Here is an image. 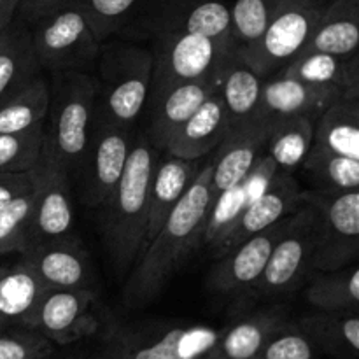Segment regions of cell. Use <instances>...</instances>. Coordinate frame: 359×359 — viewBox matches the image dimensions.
I'll list each match as a JSON object with an SVG mask.
<instances>
[{
    "instance_id": "cell-41",
    "label": "cell",
    "mask_w": 359,
    "mask_h": 359,
    "mask_svg": "<svg viewBox=\"0 0 359 359\" xmlns=\"http://www.w3.org/2000/svg\"><path fill=\"white\" fill-rule=\"evenodd\" d=\"M35 170V168H34ZM21 172V174H7L0 172V209L11 205L16 200L34 193L35 172Z\"/></svg>"
},
{
    "instance_id": "cell-1",
    "label": "cell",
    "mask_w": 359,
    "mask_h": 359,
    "mask_svg": "<svg viewBox=\"0 0 359 359\" xmlns=\"http://www.w3.org/2000/svg\"><path fill=\"white\" fill-rule=\"evenodd\" d=\"M214 202L216 193L212 188V163L209 160L128 273L123 290L128 307H142L163 291L172 273L181 266L191 249L200 244Z\"/></svg>"
},
{
    "instance_id": "cell-34",
    "label": "cell",
    "mask_w": 359,
    "mask_h": 359,
    "mask_svg": "<svg viewBox=\"0 0 359 359\" xmlns=\"http://www.w3.org/2000/svg\"><path fill=\"white\" fill-rule=\"evenodd\" d=\"M283 0H235L230 7V37L235 53L255 46Z\"/></svg>"
},
{
    "instance_id": "cell-24",
    "label": "cell",
    "mask_w": 359,
    "mask_h": 359,
    "mask_svg": "<svg viewBox=\"0 0 359 359\" xmlns=\"http://www.w3.org/2000/svg\"><path fill=\"white\" fill-rule=\"evenodd\" d=\"M311 151L359 161V90L344 93L316 119Z\"/></svg>"
},
{
    "instance_id": "cell-31",
    "label": "cell",
    "mask_w": 359,
    "mask_h": 359,
    "mask_svg": "<svg viewBox=\"0 0 359 359\" xmlns=\"http://www.w3.org/2000/svg\"><path fill=\"white\" fill-rule=\"evenodd\" d=\"M49 109V81L42 74L0 100V133H20L44 126Z\"/></svg>"
},
{
    "instance_id": "cell-45",
    "label": "cell",
    "mask_w": 359,
    "mask_h": 359,
    "mask_svg": "<svg viewBox=\"0 0 359 359\" xmlns=\"http://www.w3.org/2000/svg\"><path fill=\"white\" fill-rule=\"evenodd\" d=\"M49 359H53V358H49Z\"/></svg>"
},
{
    "instance_id": "cell-27",
    "label": "cell",
    "mask_w": 359,
    "mask_h": 359,
    "mask_svg": "<svg viewBox=\"0 0 359 359\" xmlns=\"http://www.w3.org/2000/svg\"><path fill=\"white\" fill-rule=\"evenodd\" d=\"M217 76V91L226 109L228 126L255 118L265 79L245 65L233 51L224 58Z\"/></svg>"
},
{
    "instance_id": "cell-13",
    "label": "cell",
    "mask_w": 359,
    "mask_h": 359,
    "mask_svg": "<svg viewBox=\"0 0 359 359\" xmlns=\"http://www.w3.org/2000/svg\"><path fill=\"white\" fill-rule=\"evenodd\" d=\"M133 140L135 137L128 130L95 121L90 142L76 174L86 205L98 209L109 198L125 172Z\"/></svg>"
},
{
    "instance_id": "cell-4",
    "label": "cell",
    "mask_w": 359,
    "mask_h": 359,
    "mask_svg": "<svg viewBox=\"0 0 359 359\" xmlns=\"http://www.w3.org/2000/svg\"><path fill=\"white\" fill-rule=\"evenodd\" d=\"M95 121L132 132L149 102L153 53L135 44H112L100 51Z\"/></svg>"
},
{
    "instance_id": "cell-7",
    "label": "cell",
    "mask_w": 359,
    "mask_h": 359,
    "mask_svg": "<svg viewBox=\"0 0 359 359\" xmlns=\"http://www.w3.org/2000/svg\"><path fill=\"white\" fill-rule=\"evenodd\" d=\"M302 200L318 217L311 269L318 272H335L353 265L359 255V189H311L302 191Z\"/></svg>"
},
{
    "instance_id": "cell-28",
    "label": "cell",
    "mask_w": 359,
    "mask_h": 359,
    "mask_svg": "<svg viewBox=\"0 0 359 359\" xmlns=\"http://www.w3.org/2000/svg\"><path fill=\"white\" fill-rule=\"evenodd\" d=\"M298 330L312 342L337 359H358L359 316L358 312H316L297 323Z\"/></svg>"
},
{
    "instance_id": "cell-35",
    "label": "cell",
    "mask_w": 359,
    "mask_h": 359,
    "mask_svg": "<svg viewBox=\"0 0 359 359\" xmlns=\"http://www.w3.org/2000/svg\"><path fill=\"white\" fill-rule=\"evenodd\" d=\"M312 182L325 191H353L359 189V161L335 154L312 153L302 163Z\"/></svg>"
},
{
    "instance_id": "cell-32",
    "label": "cell",
    "mask_w": 359,
    "mask_h": 359,
    "mask_svg": "<svg viewBox=\"0 0 359 359\" xmlns=\"http://www.w3.org/2000/svg\"><path fill=\"white\" fill-rule=\"evenodd\" d=\"M305 298L318 312H358V265L353 263L335 272H318L305 290Z\"/></svg>"
},
{
    "instance_id": "cell-3",
    "label": "cell",
    "mask_w": 359,
    "mask_h": 359,
    "mask_svg": "<svg viewBox=\"0 0 359 359\" xmlns=\"http://www.w3.org/2000/svg\"><path fill=\"white\" fill-rule=\"evenodd\" d=\"M49 83L42 156L76 177L97 112L98 79L90 72H56Z\"/></svg>"
},
{
    "instance_id": "cell-38",
    "label": "cell",
    "mask_w": 359,
    "mask_h": 359,
    "mask_svg": "<svg viewBox=\"0 0 359 359\" xmlns=\"http://www.w3.org/2000/svg\"><path fill=\"white\" fill-rule=\"evenodd\" d=\"M34 193L0 209V256L23 255L28 248Z\"/></svg>"
},
{
    "instance_id": "cell-40",
    "label": "cell",
    "mask_w": 359,
    "mask_h": 359,
    "mask_svg": "<svg viewBox=\"0 0 359 359\" xmlns=\"http://www.w3.org/2000/svg\"><path fill=\"white\" fill-rule=\"evenodd\" d=\"M316 347L298 330L297 325L284 323L263 346L258 359H314Z\"/></svg>"
},
{
    "instance_id": "cell-26",
    "label": "cell",
    "mask_w": 359,
    "mask_h": 359,
    "mask_svg": "<svg viewBox=\"0 0 359 359\" xmlns=\"http://www.w3.org/2000/svg\"><path fill=\"white\" fill-rule=\"evenodd\" d=\"M284 325L279 309L256 312L219 332L216 344L202 359H258L266 340Z\"/></svg>"
},
{
    "instance_id": "cell-6",
    "label": "cell",
    "mask_w": 359,
    "mask_h": 359,
    "mask_svg": "<svg viewBox=\"0 0 359 359\" xmlns=\"http://www.w3.org/2000/svg\"><path fill=\"white\" fill-rule=\"evenodd\" d=\"M27 27L41 70L88 72L98 63L102 44L79 6L60 9Z\"/></svg>"
},
{
    "instance_id": "cell-25",
    "label": "cell",
    "mask_w": 359,
    "mask_h": 359,
    "mask_svg": "<svg viewBox=\"0 0 359 359\" xmlns=\"http://www.w3.org/2000/svg\"><path fill=\"white\" fill-rule=\"evenodd\" d=\"M359 44V0H330L318 21L305 53L353 58Z\"/></svg>"
},
{
    "instance_id": "cell-39",
    "label": "cell",
    "mask_w": 359,
    "mask_h": 359,
    "mask_svg": "<svg viewBox=\"0 0 359 359\" xmlns=\"http://www.w3.org/2000/svg\"><path fill=\"white\" fill-rule=\"evenodd\" d=\"M55 344L35 330H7L0 333V359H49Z\"/></svg>"
},
{
    "instance_id": "cell-42",
    "label": "cell",
    "mask_w": 359,
    "mask_h": 359,
    "mask_svg": "<svg viewBox=\"0 0 359 359\" xmlns=\"http://www.w3.org/2000/svg\"><path fill=\"white\" fill-rule=\"evenodd\" d=\"M81 2L83 0H20L16 20L23 21L25 25H30L60 9L81 6Z\"/></svg>"
},
{
    "instance_id": "cell-22",
    "label": "cell",
    "mask_w": 359,
    "mask_h": 359,
    "mask_svg": "<svg viewBox=\"0 0 359 359\" xmlns=\"http://www.w3.org/2000/svg\"><path fill=\"white\" fill-rule=\"evenodd\" d=\"M202 167V160L188 161L172 156H168L167 160H158L149 186L147 230L144 249L156 237L160 228L163 226V223L170 216V212L177 205L179 200L188 191V188L195 181Z\"/></svg>"
},
{
    "instance_id": "cell-10",
    "label": "cell",
    "mask_w": 359,
    "mask_h": 359,
    "mask_svg": "<svg viewBox=\"0 0 359 359\" xmlns=\"http://www.w3.org/2000/svg\"><path fill=\"white\" fill-rule=\"evenodd\" d=\"M316 235L318 217L311 207L304 205L291 214L286 230L277 241L269 263L252 290L265 297H277L300 286L309 270H312Z\"/></svg>"
},
{
    "instance_id": "cell-21",
    "label": "cell",
    "mask_w": 359,
    "mask_h": 359,
    "mask_svg": "<svg viewBox=\"0 0 359 359\" xmlns=\"http://www.w3.org/2000/svg\"><path fill=\"white\" fill-rule=\"evenodd\" d=\"M228 116L219 91H214L195 114L172 135L163 153L179 160H202L217 149L228 132Z\"/></svg>"
},
{
    "instance_id": "cell-5",
    "label": "cell",
    "mask_w": 359,
    "mask_h": 359,
    "mask_svg": "<svg viewBox=\"0 0 359 359\" xmlns=\"http://www.w3.org/2000/svg\"><path fill=\"white\" fill-rule=\"evenodd\" d=\"M328 2L283 0L259 41L245 51L233 53L262 79L277 76L304 51Z\"/></svg>"
},
{
    "instance_id": "cell-30",
    "label": "cell",
    "mask_w": 359,
    "mask_h": 359,
    "mask_svg": "<svg viewBox=\"0 0 359 359\" xmlns=\"http://www.w3.org/2000/svg\"><path fill=\"white\" fill-rule=\"evenodd\" d=\"M41 74L28 27L20 20L0 34V100Z\"/></svg>"
},
{
    "instance_id": "cell-2",
    "label": "cell",
    "mask_w": 359,
    "mask_h": 359,
    "mask_svg": "<svg viewBox=\"0 0 359 359\" xmlns=\"http://www.w3.org/2000/svg\"><path fill=\"white\" fill-rule=\"evenodd\" d=\"M158 153L146 137H135L121 179L98 207L102 241L118 277L128 276L144 251L149 186L160 160Z\"/></svg>"
},
{
    "instance_id": "cell-36",
    "label": "cell",
    "mask_w": 359,
    "mask_h": 359,
    "mask_svg": "<svg viewBox=\"0 0 359 359\" xmlns=\"http://www.w3.org/2000/svg\"><path fill=\"white\" fill-rule=\"evenodd\" d=\"M144 2L146 0H83L79 9L102 44L112 35L125 32Z\"/></svg>"
},
{
    "instance_id": "cell-44",
    "label": "cell",
    "mask_w": 359,
    "mask_h": 359,
    "mask_svg": "<svg viewBox=\"0 0 359 359\" xmlns=\"http://www.w3.org/2000/svg\"><path fill=\"white\" fill-rule=\"evenodd\" d=\"M97 359H102V358H97Z\"/></svg>"
},
{
    "instance_id": "cell-33",
    "label": "cell",
    "mask_w": 359,
    "mask_h": 359,
    "mask_svg": "<svg viewBox=\"0 0 359 359\" xmlns=\"http://www.w3.org/2000/svg\"><path fill=\"white\" fill-rule=\"evenodd\" d=\"M314 123L311 118H291L270 125L265 154L277 170L291 174L302 167L314 139Z\"/></svg>"
},
{
    "instance_id": "cell-18",
    "label": "cell",
    "mask_w": 359,
    "mask_h": 359,
    "mask_svg": "<svg viewBox=\"0 0 359 359\" xmlns=\"http://www.w3.org/2000/svg\"><path fill=\"white\" fill-rule=\"evenodd\" d=\"M269 132L270 125L258 119H249L228 128L216 153L210 156L216 198L241 184L256 163L265 156Z\"/></svg>"
},
{
    "instance_id": "cell-8",
    "label": "cell",
    "mask_w": 359,
    "mask_h": 359,
    "mask_svg": "<svg viewBox=\"0 0 359 359\" xmlns=\"http://www.w3.org/2000/svg\"><path fill=\"white\" fill-rule=\"evenodd\" d=\"M139 37L193 34L231 48L230 7L221 0H146L125 28Z\"/></svg>"
},
{
    "instance_id": "cell-12",
    "label": "cell",
    "mask_w": 359,
    "mask_h": 359,
    "mask_svg": "<svg viewBox=\"0 0 359 359\" xmlns=\"http://www.w3.org/2000/svg\"><path fill=\"white\" fill-rule=\"evenodd\" d=\"M304 207L302 189L293 175L277 170L269 186L244 207L241 214L210 244L212 255L221 258L248 238L269 230Z\"/></svg>"
},
{
    "instance_id": "cell-43",
    "label": "cell",
    "mask_w": 359,
    "mask_h": 359,
    "mask_svg": "<svg viewBox=\"0 0 359 359\" xmlns=\"http://www.w3.org/2000/svg\"><path fill=\"white\" fill-rule=\"evenodd\" d=\"M20 0H0V34L14 23L18 16Z\"/></svg>"
},
{
    "instance_id": "cell-11",
    "label": "cell",
    "mask_w": 359,
    "mask_h": 359,
    "mask_svg": "<svg viewBox=\"0 0 359 359\" xmlns=\"http://www.w3.org/2000/svg\"><path fill=\"white\" fill-rule=\"evenodd\" d=\"M219 332L207 326H153L112 337L104 359H202Z\"/></svg>"
},
{
    "instance_id": "cell-15",
    "label": "cell",
    "mask_w": 359,
    "mask_h": 359,
    "mask_svg": "<svg viewBox=\"0 0 359 359\" xmlns=\"http://www.w3.org/2000/svg\"><path fill=\"white\" fill-rule=\"evenodd\" d=\"M28 269L46 290H91L90 256L76 235L53 238L23 252Z\"/></svg>"
},
{
    "instance_id": "cell-16",
    "label": "cell",
    "mask_w": 359,
    "mask_h": 359,
    "mask_svg": "<svg viewBox=\"0 0 359 359\" xmlns=\"http://www.w3.org/2000/svg\"><path fill=\"white\" fill-rule=\"evenodd\" d=\"M95 302L93 290H48L35 314L34 330L58 346L93 335L98 325L91 314Z\"/></svg>"
},
{
    "instance_id": "cell-23",
    "label": "cell",
    "mask_w": 359,
    "mask_h": 359,
    "mask_svg": "<svg viewBox=\"0 0 359 359\" xmlns=\"http://www.w3.org/2000/svg\"><path fill=\"white\" fill-rule=\"evenodd\" d=\"M46 287L25 262L0 266V333L34 330L35 314Z\"/></svg>"
},
{
    "instance_id": "cell-29",
    "label": "cell",
    "mask_w": 359,
    "mask_h": 359,
    "mask_svg": "<svg viewBox=\"0 0 359 359\" xmlns=\"http://www.w3.org/2000/svg\"><path fill=\"white\" fill-rule=\"evenodd\" d=\"M283 76L316 86L337 88L342 93L359 90V58H339L323 53H305L283 69Z\"/></svg>"
},
{
    "instance_id": "cell-9",
    "label": "cell",
    "mask_w": 359,
    "mask_h": 359,
    "mask_svg": "<svg viewBox=\"0 0 359 359\" xmlns=\"http://www.w3.org/2000/svg\"><path fill=\"white\" fill-rule=\"evenodd\" d=\"M153 42V79L147 105L170 88L217 77L224 58L233 51L193 34L158 35Z\"/></svg>"
},
{
    "instance_id": "cell-17",
    "label": "cell",
    "mask_w": 359,
    "mask_h": 359,
    "mask_svg": "<svg viewBox=\"0 0 359 359\" xmlns=\"http://www.w3.org/2000/svg\"><path fill=\"white\" fill-rule=\"evenodd\" d=\"M342 95L337 88L316 86L277 74L263 83L262 97L252 119L266 125L291 118H311L316 121Z\"/></svg>"
},
{
    "instance_id": "cell-20",
    "label": "cell",
    "mask_w": 359,
    "mask_h": 359,
    "mask_svg": "<svg viewBox=\"0 0 359 359\" xmlns=\"http://www.w3.org/2000/svg\"><path fill=\"white\" fill-rule=\"evenodd\" d=\"M217 77L170 88L147 105L151 111V121L146 139L154 149L163 151L172 135L195 114L196 109L214 91H217Z\"/></svg>"
},
{
    "instance_id": "cell-14",
    "label": "cell",
    "mask_w": 359,
    "mask_h": 359,
    "mask_svg": "<svg viewBox=\"0 0 359 359\" xmlns=\"http://www.w3.org/2000/svg\"><path fill=\"white\" fill-rule=\"evenodd\" d=\"M32 219L28 231V248L53 238L72 235L74 207L69 174L53 161L42 156L35 167Z\"/></svg>"
},
{
    "instance_id": "cell-19",
    "label": "cell",
    "mask_w": 359,
    "mask_h": 359,
    "mask_svg": "<svg viewBox=\"0 0 359 359\" xmlns=\"http://www.w3.org/2000/svg\"><path fill=\"white\" fill-rule=\"evenodd\" d=\"M287 219L290 217L248 238L230 252L221 256L209 273L210 290L219 294H235L255 287L269 263L277 241L286 230Z\"/></svg>"
},
{
    "instance_id": "cell-37",
    "label": "cell",
    "mask_w": 359,
    "mask_h": 359,
    "mask_svg": "<svg viewBox=\"0 0 359 359\" xmlns=\"http://www.w3.org/2000/svg\"><path fill=\"white\" fill-rule=\"evenodd\" d=\"M44 126L20 133H0V172L21 174L41 163Z\"/></svg>"
}]
</instances>
